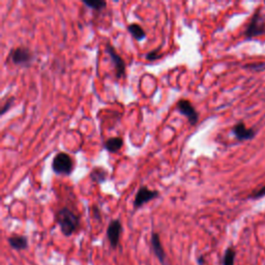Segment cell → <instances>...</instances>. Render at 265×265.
Listing matches in <instances>:
<instances>
[{
	"instance_id": "obj_1",
	"label": "cell",
	"mask_w": 265,
	"mask_h": 265,
	"mask_svg": "<svg viewBox=\"0 0 265 265\" xmlns=\"http://www.w3.org/2000/svg\"><path fill=\"white\" fill-rule=\"evenodd\" d=\"M56 223L60 228L61 233L66 237H70L77 232L80 227V218L70 208L62 207L55 215Z\"/></svg>"
},
{
	"instance_id": "obj_2",
	"label": "cell",
	"mask_w": 265,
	"mask_h": 265,
	"mask_svg": "<svg viewBox=\"0 0 265 265\" xmlns=\"http://www.w3.org/2000/svg\"><path fill=\"white\" fill-rule=\"evenodd\" d=\"M264 33H265V18L262 15L261 9H257V11L254 13L247 29H245L244 36L247 40H251V38L263 35Z\"/></svg>"
},
{
	"instance_id": "obj_3",
	"label": "cell",
	"mask_w": 265,
	"mask_h": 265,
	"mask_svg": "<svg viewBox=\"0 0 265 265\" xmlns=\"http://www.w3.org/2000/svg\"><path fill=\"white\" fill-rule=\"evenodd\" d=\"M74 169V162L70 154L58 152L52 162V170L59 175H71Z\"/></svg>"
},
{
	"instance_id": "obj_4",
	"label": "cell",
	"mask_w": 265,
	"mask_h": 265,
	"mask_svg": "<svg viewBox=\"0 0 265 265\" xmlns=\"http://www.w3.org/2000/svg\"><path fill=\"white\" fill-rule=\"evenodd\" d=\"M122 233V225L119 220H112L109 225H108L107 228V239L109 241V244L111 249L116 250L119 247V241H120V236Z\"/></svg>"
},
{
	"instance_id": "obj_5",
	"label": "cell",
	"mask_w": 265,
	"mask_h": 265,
	"mask_svg": "<svg viewBox=\"0 0 265 265\" xmlns=\"http://www.w3.org/2000/svg\"><path fill=\"white\" fill-rule=\"evenodd\" d=\"M9 58L16 65L30 66L33 61V54L28 48L18 47L9 54Z\"/></svg>"
},
{
	"instance_id": "obj_6",
	"label": "cell",
	"mask_w": 265,
	"mask_h": 265,
	"mask_svg": "<svg viewBox=\"0 0 265 265\" xmlns=\"http://www.w3.org/2000/svg\"><path fill=\"white\" fill-rule=\"evenodd\" d=\"M159 196H160V193L158 191L150 190L149 188H147L146 185L140 186L134 199V209L135 210L139 209L143 205L155 199L156 197H159Z\"/></svg>"
},
{
	"instance_id": "obj_7",
	"label": "cell",
	"mask_w": 265,
	"mask_h": 265,
	"mask_svg": "<svg viewBox=\"0 0 265 265\" xmlns=\"http://www.w3.org/2000/svg\"><path fill=\"white\" fill-rule=\"evenodd\" d=\"M176 107H177V110L180 112V114H182L183 116L186 117V118H188L189 122L192 125L197 124L199 120V115L190 101L179 100Z\"/></svg>"
},
{
	"instance_id": "obj_8",
	"label": "cell",
	"mask_w": 265,
	"mask_h": 265,
	"mask_svg": "<svg viewBox=\"0 0 265 265\" xmlns=\"http://www.w3.org/2000/svg\"><path fill=\"white\" fill-rule=\"evenodd\" d=\"M106 51L109 54L111 60L114 64L116 71V78L117 79H120V78H122L125 75V63L123 59L119 56V54L116 52L115 48L109 43L106 45Z\"/></svg>"
},
{
	"instance_id": "obj_9",
	"label": "cell",
	"mask_w": 265,
	"mask_h": 265,
	"mask_svg": "<svg viewBox=\"0 0 265 265\" xmlns=\"http://www.w3.org/2000/svg\"><path fill=\"white\" fill-rule=\"evenodd\" d=\"M150 245L154 256L162 265H167V255L162 244L160 234L158 232H152L150 237Z\"/></svg>"
},
{
	"instance_id": "obj_10",
	"label": "cell",
	"mask_w": 265,
	"mask_h": 265,
	"mask_svg": "<svg viewBox=\"0 0 265 265\" xmlns=\"http://www.w3.org/2000/svg\"><path fill=\"white\" fill-rule=\"evenodd\" d=\"M232 134L238 141H247L252 140L256 135V132L245 126L243 122H238L232 127Z\"/></svg>"
},
{
	"instance_id": "obj_11",
	"label": "cell",
	"mask_w": 265,
	"mask_h": 265,
	"mask_svg": "<svg viewBox=\"0 0 265 265\" xmlns=\"http://www.w3.org/2000/svg\"><path fill=\"white\" fill-rule=\"evenodd\" d=\"M7 242L13 250L21 252L25 251L29 247L28 242V237L26 235H21V234H13L7 238Z\"/></svg>"
},
{
	"instance_id": "obj_12",
	"label": "cell",
	"mask_w": 265,
	"mask_h": 265,
	"mask_svg": "<svg viewBox=\"0 0 265 265\" xmlns=\"http://www.w3.org/2000/svg\"><path fill=\"white\" fill-rule=\"evenodd\" d=\"M122 146H123V140L119 138V137H112V138L108 139L104 144L105 149L110 153L117 152Z\"/></svg>"
},
{
	"instance_id": "obj_13",
	"label": "cell",
	"mask_w": 265,
	"mask_h": 265,
	"mask_svg": "<svg viewBox=\"0 0 265 265\" xmlns=\"http://www.w3.org/2000/svg\"><path fill=\"white\" fill-rule=\"evenodd\" d=\"M127 30H129V32L136 41L141 42L146 37V32L144 31V29L137 23H131L127 26Z\"/></svg>"
},
{
	"instance_id": "obj_14",
	"label": "cell",
	"mask_w": 265,
	"mask_h": 265,
	"mask_svg": "<svg viewBox=\"0 0 265 265\" xmlns=\"http://www.w3.org/2000/svg\"><path fill=\"white\" fill-rule=\"evenodd\" d=\"M90 178L93 182L103 183L108 178V172L102 167H95L90 172Z\"/></svg>"
},
{
	"instance_id": "obj_15",
	"label": "cell",
	"mask_w": 265,
	"mask_h": 265,
	"mask_svg": "<svg viewBox=\"0 0 265 265\" xmlns=\"http://www.w3.org/2000/svg\"><path fill=\"white\" fill-rule=\"evenodd\" d=\"M235 257H236V253H235L233 248H227L224 253L222 264L223 265H235Z\"/></svg>"
},
{
	"instance_id": "obj_16",
	"label": "cell",
	"mask_w": 265,
	"mask_h": 265,
	"mask_svg": "<svg viewBox=\"0 0 265 265\" xmlns=\"http://www.w3.org/2000/svg\"><path fill=\"white\" fill-rule=\"evenodd\" d=\"M83 3L87 7H89V8H91V9H93V11H96V12L103 11V9L107 6V2L103 1V0H93V1H88V0H84Z\"/></svg>"
},
{
	"instance_id": "obj_17",
	"label": "cell",
	"mask_w": 265,
	"mask_h": 265,
	"mask_svg": "<svg viewBox=\"0 0 265 265\" xmlns=\"http://www.w3.org/2000/svg\"><path fill=\"white\" fill-rule=\"evenodd\" d=\"M244 68H248L251 71H256V72H261L265 70V62H258V63H251L244 65Z\"/></svg>"
},
{
	"instance_id": "obj_18",
	"label": "cell",
	"mask_w": 265,
	"mask_h": 265,
	"mask_svg": "<svg viewBox=\"0 0 265 265\" xmlns=\"http://www.w3.org/2000/svg\"><path fill=\"white\" fill-rule=\"evenodd\" d=\"M14 103H15V97H9V99L8 100H6L5 101V103L2 105V107H1V111H0V115H4L9 109H11V107L14 105Z\"/></svg>"
},
{
	"instance_id": "obj_19",
	"label": "cell",
	"mask_w": 265,
	"mask_h": 265,
	"mask_svg": "<svg viewBox=\"0 0 265 265\" xmlns=\"http://www.w3.org/2000/svg\"><path fill=\"white\" fill-rule=\"evenodd\" d=\"M264 196H265V185L262 186V188L259 189L258 191H255L253 194H251L249 196V198L257 200V199H260V198L264 197Z\"/></svg>"
},
{
	"instance_id": "obj_20",
	"label": "cell",
	"mask_w": 265,
	"mask_h": 265,
	"mask_svg": "<svg viewBox=\"0 0 265 265\" xmlns=\"http://www.w3.org/2000/svg\"><path fill=\"white\" fill-rule=\"evenodd\" d=\"M162 55L159 53V50H158V49H156V50H153V51H151V52H149V53H147L146 54V59L147 60H149V61H154V60H156V59H159V58L161 57Z\"/></svg>"
},
{
	"instance_id": "obj_21",
	"label": "cell",
	"mask_w": 265,
	"mask_h": 265,
	"mask_svg": "<svg viewBox=\"0 0 265 265\" xmlns=\"http://www.w3.org/2000/svg\"><path fill=\"white\" fill-rule=\"evenodd\" d=\"M91 215L92 218L97 221V222H102V214H101V210L100 208L97 207V206H92L91 207Z\"/></svg>"
},
{
	"instance_id": "obj_22",
	"label": "cell",
	"mask_w": 265,
	"mask_h": 265,
	"mask_svg": "<svg viewBox=\"0 0 265 265\" xmlns=\"http://www.w3.org/2000/svg\"><path fill=\"white\" fill-rule=\"evenodd\" d=\"M197 264L198 265H204L205 264V257L203 255H199V257H197Z\"/></svg>"
}]
</instances>
